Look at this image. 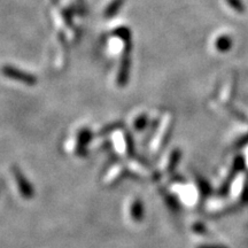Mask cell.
<instances>
[{
  "label": "cell",
  "mask_w": 248,
  "mask_h": 248,
  "mask_svg": "<svg viewBox=\"0 0 248 248\" xmlns=\"http://www.w3.org/2000/svg\"><path fill=\"white\" fill-rule=\"evenodd\" d=\"M1 73L2 75L6 77H9V78L12 79L21 80V82H23L24 84H28V85L35 84L36 82V78L32 75H29V74L24 73L22 70H18L16 68L11 67V66L2 67Z\"/></svg>",
  "instance_id": "cell-1"
},
{
  "label": "cell",
  "mask_w": 248,
  "mask_h": 248,
  "mask_svg": "<svg viewBox=\"0 0 248 248\" xmlns=\"http://www.w3.org/2000/svg\"><path fill=\"white\" fill-rule=\"evenodd\" d=\"M129 68H130V60L129 58H124L121 63V68L119 71V84L124 85L126 82L129 75Z\"/></svg>",
  "instance_id": "cell-2"
},
{
  "label": "cell",
  "mask_w": 248,
  "mask_h": 248,
  "mask_svg": "<svg viewBox=\"0 0 248 248\" xmlns=\"http://www.w3.org/2000/svg\"><path fill=\"white\" fill-rule=\"evenodd\" d=\"M123 2L124 0H114L113 2H110L109 6L106 8V12H105V16H113V15L119 11Z\"/></svg>",
  "instance_id": "cell-3"
},
{
  "label": "cell",
  "mask_w": 248,
  "mask_h": 248,
  "mask_svg": "<svg viewBox=\"0 0 248 248\" xmlns=\"http://www.w3.org/2000/svg\"><path fill=\"white\" fill-rule=\"evenodd\" d=\"M115 33L119 37H121V38H124L126 40H129V38H130V32L126 28H120V29L116 30Z\"/></svg>",
  "instance_id": "cell-4"
}]
</instances>
